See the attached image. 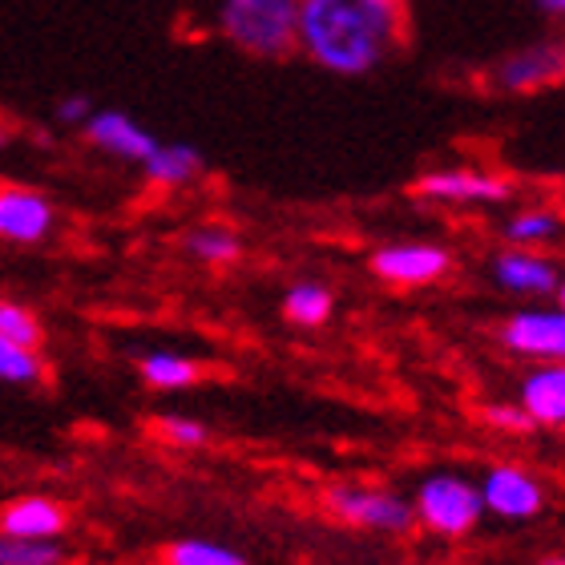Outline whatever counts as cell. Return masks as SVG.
Returning <instances> with one entry per match:
<instances>
[{"instance_id":"25","label":"cell","mask_w":565,"mask_h":565,"mask_svg":"<svg viewBox=\"0 0 565 565\" xmlns=\"http://www.w3.org/2000/svg\"><path fill=\"white\" fill-rule=\"evenodd\" d=\"M484 420L493 424V428H501V433H530L533 420L525 413H521V404H484Z\"/></svg>"},{"instance_id":"9","label":"cell","mask_w":565,"mask_h":565,"mask_svg":"<svg viewBox=\"0 0 565 565\" xmlns=\"http://www.w3.org/2000/svg\"><path fill=\"white\" fill-rule=\"evenodd\" d=\"M57 231V206L49 194L21 182H0V243L41 247Z\"/></svg>"},{"instance_id":"22","label":"cell","mask_w":565,"mask_h":565,"mask_svg":"<svg viewBox=\"0 0 565 565\" xmlns=\"http://www.w3.org/2000/svg\"><path fill=\"white\" fill-rule=\"evenodd\" d=\"M0 335L29 348V352L45 348V323H41V316H36L33 307L9 299V295H0Z\"/></svg>"},{"instance_id":"1","label":"cell","mask_w":565,"mask_h":565,"mask_svg":"<svg viewBox=\"0 0 565 565\" xmlns=\"http://www.w3.org/2000/svg\"><path fill=\"white\" fill-rule=\"evenodd\" d=\"M408 33V0H299V53L335 77L376 73Z\"/></svg>"},{"instance_id":"13","label":"cell","mask_w":565,"mask_h":565,"mask_svg":"<svg viewBox=\"0 0 565 565\" xmlns=\"http://www.w3.org/2000/svg\"><path fill=\"white\" fill-rule=\"evenodd\" d=\"M489 275H493L501 291L521 295V299H550L557 291V282H562V267L554 259L518 247L497 250L493 263H489Z\"/></svg>"},{"instance_id":"10","label":"cell","mask_w":565,"mask_h":565,"mask_svg":"<svg viewBox=\"0 0 565 565\" xmlns=\"http://www.w3.org/2000/svg\"><path fill=\"white\" fill-rule=\"evenodd\" d=\"M477 489L484 513L497 521H533L545 513V484L521 465H489Z\"/></svg>"},{"instance_id":"29","label":"cell","mask_w":565,"mask_h":565,"mask_svg":"<svg viewBox=\"0 0 565 565\" xmlns=\"http://www.w3.org/2000/svg\"><path fill=\"white\" fill-rule=\"evenodd\" d=\"M9 141H12V130H4V126H0V150H4Z\"/></svg>"},{"instance_id":"21","label":"cell","mask_w":565,"mask_h":565,"mask_svg":"<svg viewBox=\"0 0 565 565\" xmlns=\"http://www.w3.org/2000/svg\"><path fill=\"white\" fill-rule=\"evenodd\" d=\"M45 355L29 352L21 343H12L0 335V384H12V388H33V384H45Z\"/></svg>"},{"instance_id":"7","label":"cell","mask_w":565,"mask_h":565,"mask_svg":"<svg viewBox=\"0 0 565 565\" xmlns=\"http://www.w3.org/2000/svg\"><path fill=\"white\" fill-rule=\"evenodd\" d=\"M372 275L392 287H433L452 271V250L424 238H404V243H384L367 255Z\"/></svg>"},{"instance_id":"28","label":"cell","mask_w":565,"mask_h":565,"mask_svg":"<svg viewBox=\"0 0 565 565\" xmlns=\"http://www.w3.org/2000/svg\"><path fill=\"white\" fill-rule=\"evenodd\" d=\"M554 299H557V307H562V311H565V271H562V282H557Z\"/></svg>"},{"instance_id":"27","label":"cell","mask_w":565,"mask_h":565,"mask_svg":"<svg viewBox=\"0 0 565 565\" xmlns=\"http://www.w3.org/2000/svg\"><path fill=\"white\" fill-rule=\"evenodd\" d=\"M537 9L545 17H554V21H565V0H537Z\"/></svg>"},{"instance_id":"17","label":"cell","mask_w":565,"mask_h":565,"mask_svg":"<svg viewBox=\"0 0 565 565\" xmlns=\"http://www.w3.org/2000/svg\"><path fill=\"white\" fill-rule=\"evenodd\" d=\"M331 316H335V295L328 282L299 279L282 291V319L295 328H323Z\"/></svg>"},{"instance_id":"14","label":"cell","mask_w":565,"mask_h":565,"mask_svg":"<svg viewBox=\"0 0 565 565\" xmlns=\"http://www.w3.org/2000/svg\"><path fill=\"white\" fill-rule=\"evenodd\" d=\"M521 413L530 416L533 428H565V360H545L525 372L518 388Z\"/></svg>"},{"instance_id":"2","label":"cell","mask_w":565,"mask_h":565,"mask_svg":"<svg viewBox=\"0 0 565 565\" xmlns=\"http://www.w3.org/2000/svg\"><path fill=\"white\" fill-rule=\"evenodd\" d=\"M214 29L250 61L299 53V0H218Z\"/></svg>"},{"instance_id":"12","label":"cell","mask_w":565,"mask_h":565,"mask_svg":"<svg viewBox=\"0 0 565 565\" xmlns=\"http://www.w3.org/2000/svg\"><path fill=\"white\" fill-rule=\"evenodd\" d=\"M82 134L94 150H102L106 158L126 166H141L153 153V146H158V138L138 118L121 114V109H94V118L85 121Z\"/></svg>"},{"instance_id":"26","label":"cell","mask_w":565,"mask_h":565,"mask_svg":"<svg viewBox=\"0 0 565 565\" xmlns=\"http://www.w3.org/2000/svg\"><path fill=\"white\" fill-rule=\"evenodd\" d=\"M94 102H89V97L85 94H65L57 102V106H53V118L61 121V126H77V130H82L85 121L94 118Z\"/></svg>"},{"instance_id":"30","label":"cell","mask_w":565,"mask_h":565,"mask_svg":"<svg viewBox=\"0 0 565 565\" xmlns=\"http://www.w3.org/2000/svg\"><path fill=\"white\" fill-rule=\"evenodd\" d=\"M542 565H565V554H557V557H545Z\"/></svg>"},{"instance_id":"18","label":"cell","mask_w":565,"mask_h":565,"mask_svg":"<svg viewBox=\"0 0 565 565\" xmlns=\"http://www.w3.org/2000/svg\"><path fill=\"white\" fill-rule=\"evenodd\" d=\"M182 247H186L190 259L206 263V267H231V263L243 259V235L226 223L194 226V231H186Z\"/></svg>"},{"instance_id":"23","label":"cell","mask_w":565,"mask_h":565,"mask_svg":"<svg viewBox=\"0 0 565 565\" xmlns=\"http://www.w3.org/2000/svg\"><path fill=\"white\" fill-rule=\"evenodd\" d=\"M0 565H70L61 542H21L0 533Z\"/></svg>"},{"instance_id":"24","label":"cell","mask_w":565,"mask_h":565,"mask_svg":"<svg viewBox=\"0 0 565 565\" xmlns=\"http://www.w3.org/2000/svg\"><path fill=\"white\" fill-rule=\"evenodd\" d=\"M153 433L158 440L170 448H206L211 445V428L194 416H182V413H170V416H158L153 420Z\"/></svg>"},{"instance_id":"20","label":"cell","mask_w":565,"mask_h":565,"mask_svg":"<svg viewBox=\"0 0 565 565\" xmlns=\"http://www.w3.org/2000/svg\"><path fill=\"white\" fill-rule=\"evenodd\" d=\"M162 565H250L247 557L211 537H178L162 550Z\"/></svg>"},{"instance_id":"3","label":"cell","mask_w":565,"mask_h":565,"mask_svg":"<svg viewBox=\"0 0 565 565\" xmlns=\"http://www.w3.org/2000/svg\"><path fill=\"white\" fill-rule=\"evenodd\" d=\"M413 513H416V525H424L436 537H465L484 518L481 489L472 481H465L460 472H433V477H424L416 484Z\"/></svg>"},{"instance_id":"8","label":"cell","mask_w":565,"mask_h":565,"mask_svg":"<svg viewBox=\"0 0 565 565\" xmlns=\"http://www.w3.org/2000/svg\"><path fill=\"white\" fill-rule=\"evenodd\" d=\"M501 348L521 360L545 364V360H565V311L562 307H521L501 319L497 328Z\"/></svg>"},{"instance_id":"19","label":"cell","mask_w":565,"mask_h":565,"mask_svg":"<svg viewBox=\"0 0 565 565\" xmlns=\"http://www.w3.org/2000/svg\"><path fill=\"white\" fill-rule=\"evenodd\" d=\"M557 235H562V214L550 211V206H521V211H513L505 223H501V238L518 250L545 247V243H554Z\"/></svg>"},{"instance_id":"11","label":"cell","mask_w":565,"mask_h":565,"mask_svg":"<svg viewBox=\"0 0 565 565\" xmlns=\"http://www.w3.org/2000/svg\"><path fill=\"white\" fill-rule=\"evenodd\" d=\"M70 505L49 493H21L0 501V533L21 542H61L70 533Z\"/></svg>"},{"instance_id":"16","label":"cell","mask_w":565,"mask_h":565,"mask_svg":"<svg viewBox=\"0 0 565 565\" xmlns=\"http://www.w3.org/2000/svg\"><path fill=\"white\" fill-rule=\"evenodd\" d=\"M138 380L153 392H186L202 384V364L182 352L158 348V352L138 355Z\"/></svg>"},{"instance_id":"4","label":"cell","mask_w":565,"mask_h":565,"mask_svg":"<svg viewBox=\"0 0 565 565\" xmlns=\"http://www.w3.org/2000/svg\"><path fill=\"white\" fill-rule=\"evenodd\" d=\"M481 85L501 97H530L557 89L565 85V41L550 36V41H530V45L513 49L484 70Z\"/></svg>"},{"instance_id":"15","label":"cell","mask_w":565,"mask_h":565,"mask_svg":"<svg viewBox=\"0 0 565 565\" xmlns=\"http://www.w3.org/2000/svg\"><path fill=\"white\" fill-rule=\"evenodd\" d=\"M202 153L190 141H158L153 153L138 166L141 178L158 190H182L202 174Z\"/></svg>"},{"instance_id":"5","label":"cell","mask_w":565,"mask_h":565,"mask_svg":"<svg viewBox=\"0 0 565 565\" xmlns=\"http://www.w3.org/2000/svg\"><path fill=\"white\" fill-rule=\"evenodd\" d=\"M323 509L335 521L355 525V530L392 533V537H404V533L416 530L413 501L392 493V489H380V484H328Z\"/></svg>"},{"instance_id":"6","label":"cell","mask_w":565,"mask_h":565,"mask_svg":"<svg viewBox=\"0 0 565 565\" xmlns=\"http://www.w3.org/2000/svg\"><path fill=\"white\" fill-rule=\"evenodd\" d=\"M408 190L416 199L440 202V206H497L513 194V182L481 166H440L416 178Z\"/></svg>"}]
</instances>
